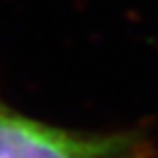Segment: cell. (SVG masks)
Returning <instances> with one entry per match:
<instances>
[{
  "label": "cell",
  "mask_w": 158,
  "mask_h": 158,
  "mask_svg": "<svg viewBox=\"0 0 158 158\" xmlns=\"http://www.w3.org/2000/svg\"><path fill=\"white\" fill-rule=\"evenodd\" d=\"M135 134H84L27 117L0 101V158H142Z\"/></svg>",
  "instance_id": "obj_1"
}]
</instances>
